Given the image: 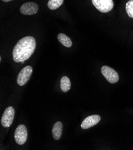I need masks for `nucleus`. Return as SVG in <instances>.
Here are the masks:
<instances>
[{"instance_id":"f257e3e1","label":"nucleus","mask_w":133,"mask_h":150,"mask_svg":"<svg viewBox=\"0 0 133 150\" xmlns=\"http://www.w3.org/2000/svg\"><path fill=\"white\" fill-rule=\"evenodd\" d=\"M36 41L34 37H25L20 40L13 50V58L15 62L23 63L34 53Z\"/></svg>"},{"instance_id":"f03ea898","label":"nucleus","mask_w":133,"mask_h":150,"mask_svg":"<svg viewBox=\"0 0 133 150\" xmlns=\"http://www.w3.org/2000/svg\"><path fill=\"white\" fill-rule=\"evenodd\" d=\"M101 74L105 77L108 82L111 84H115L119 81V76L118 72L108 66H103L101 69Z\"/></svg>"},{"instance_id":"7ed1b4c3","label":"nucleus","mask_w":133,"mask_h":150,"mask_svg":"<svg viewBox=\"0 0 133 150\" xmlns=\"http://www.w3.org/2000/svg\"><path fill=\"white\" fill-rule=\"evenodd\" d=\"M94 7L101 13H108L112 10L114 6L113 0H91Z\"/></svg>"},{"instance_id":"20e7f679","label":"nucleus","mask_w":133,"mask_h":150,"mask_svg":"<svg viewBox=\"0 0 133 150\" xmlns=\"http://www.w3.org/2000/svg\"><path fill=\"white\" fill-rule=\"evenodd\" d=\"M32 68L31 66H26L20 71L17 78V83L19 86H24L30 79L32 74Z\"/></svg>"},{"instance_id":"39448f33","label":"nucleus","mask_w":133,"mask_h":150,"mask_svg":"<svg viewBox=\"0 0 133 150\" xmlns=\"http://www.w3.org/2000/svg\"><path fill=\"white\" fill-rule=\"evenodd\" d=\"M15 111L13 107H8L4 111L2 118L1 125L4 127H9L13 123Z\"/></svg>"},{"instance_id":"423d86ee","label":"nucleus","mask_w":133,"mask_h":150,"mask_svg":"<svg viewBox=\"0 0 133 150\" xmlns=\"http://www.w3.org/2000/svg\"><path fill=\"white\" fill-rule=\"evenodd\" d=\"M27 138V131L26 127L23 125L18 126L14 133V139L16 143L18 145H23L26 142Z\"/></svg>"},{"instance_id":"0eeeda50","label":"nucleus","mask_w":133,"mask_h":150,"mask_svg":"<svg viewBox=\"0 0 133 150\" xmlns=\"http://www.w3.org/2000/svg\"><path fill=\"white\" fill-rule=\"evenodd\" d=\"M101 117L99 115H92L87 117L83 120L81 126L82 129H88L99 123Z\"/></svg>"},{"instance_id":"6e6552de","label":"nucleus","mask_w":133,"mask_h":150,"mask_svg":"<svg viewBox=\"0 0 133 150\" xmlns=\"http://www.w3.org/2000/svg\"><path fill=\"white\" fill-rule=\"evenodd\" d=\"M38 11V5L33 2L26 3L23 4L20 8V13L24 15H32L36 14Z\"/></svg>"},{"instance_id":"1a4fd4ad","label":"nucleus","mask_w":133,"mask_h":150,"mask_svg":"<svg viewBox=\"0 0 133 150\" xmlns=\"http://www.w3.org/2000/svg\"><path fill=\"white\" fill-rule=\"evenodd\" d=\"M63 130V125L61 122H56L52 129V134L54 139L58 140L60 139L62 136Z\"/></svg>"},{"instance_id":"9d476101","label":"nucleus","mask_w":133,"mask_h":150,"mask_svg":"<svg viewBox=\"0 0 133 150\" xmlns=\"http://www.w3.org/2000/svg\"><path fill=\"white\" fill-rule=\"evenodd\" d=\"M58 40L66 47H70L72 45L70 39L64 34H59L57 36Z\"/></svg>"},{"instance_id":"9b49d317","label":"nucleus","mask_w":133,"mask_h":150,"mask_svg":"<svg viewBox=\"0 0 133 150\" xmlns=\"http://www.w3.org/2000/svg\"><path fill=\"white\" fill-rule=\"evenodd\" d=\"M71 83L68 77H63L61 81V90L63 92H67L70 88Z\"/></svg>"},{"instance_id":"f8f14e48","label":"nucleus","mask_w":133,"mask_h":150,"mask_svg":"<svg viewBox=\"0 0 133 150\" xmlns=\"http://www.w3.org/2000/svg\"><path fill=\"white\" fill-rule=\"evenodd\" d=\"M63 1L64 0H49L47 6L50 10H54L60 7L63 4Z\"/></svg>"},{"instance_id":"ddd939ff","label":"nucleus","mask_w":133,"mask_h":150,"mask_svg":"<svg viewBox=\"0 0 133 150\" xmlns=\"http://www.w3.org/2000/svg\"><path fill=\"white\" fill-rule=\"evenodd\" d=\"M125 10L128 16L133 19V0H129L127 3Z\"/></svg>"},{"instance_id":"4468645a","label":"nucleus","mask_w":133,"mask_h":150,"mask_svg":"<svg viewBox=\"0 0 133 150\" xmlns=\"http://www.w3.org/2000/svg\"><path fill=\"white\" fill-rule=\"evenodd\" d=\"M2 1H3V2H6V3H7V2H9V1H13V0H2Z\"/></svg>"}]
</instances>
